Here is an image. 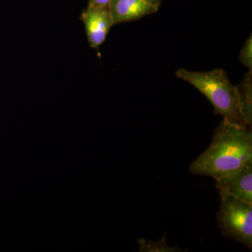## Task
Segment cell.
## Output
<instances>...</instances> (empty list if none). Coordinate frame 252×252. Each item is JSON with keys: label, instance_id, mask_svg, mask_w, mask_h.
<instances>
[{"label": "cell", "instance_id": "1", "mask_svg": "<svg viewBox=\"0 0 252 252\" xmlns=\"http://www.w3.org/2000/svg\"><path fill=\"white\" fill-rule=\"evenodd\" d=\"M252 162V127L241 128L223 119L211 143L189 166L197 175L217 180Z\"/></svg>", "mask_w": 252, "mask_h": 252}, {"label": "cell", "instance_id": "2", "mask_svg": "<svg viewBox=\"0 0 252 252\" xmlns=\"http://www.w3.org/2000/svg\"><path fill=\"white\" fill-rule=\"evenodd\" d=\"M176 77L187 81L202 93L211 102L215 115H220L224 120L241 128H247L240 109L238 89L230 83L223 69L210 72H190L180 69Z\"/></svg>", "mask_w": 252, "mask_h": 252}, {"label": "cell", "instance_id": "3", "mask_svg": "<svg viewBox=\"0 0 252 252\" xmlns=\"http://www.w3.org/2000/svg\"><path fill=\"white\" fill-rule=\"evenodd\" d=\"M217 221L221 235L252 250V205L228 195L220 196Z\"/></svg>", "mask_w": 252, "mask_h": 252}, {"label": "cell", "instance_id": "4", "mask_svg": "<svg viewBox=\"0 0 252 252\" xmlns=\"http://www.w3.org/2000/svg\"><path fill=\"white\" fill-rule=\"evenodd\" d=\"M215 182L220 196L228 195L252 205V162Z\"/></svg>", "mask_w": 252, "mask_h": 252}, {"label": "cell", "instance_id": "5", "mask_svg": "<svg viewBox=\"0 0 252 252\" xmlns=\"http://www.w3.org/2000/svg\"><path fill=\"white\" fill-rule=\"evenodd\" d=\"M84 23L89 44L97 48L105 40L109 30L114 26L109 8L89 5L83 11L81 17Z\"/></svg>", "mask_w": 252, "mask_h": 252}, {"label": "cell", "instance_id": "6", "mask_svg": "<svg viewBox=\"0 0 252 252\" xmlns=\"http://www.w3.org/2000/svg\"><path fill=\"white\" fill-rule=\"evenodd\" d=\"M109 9L114 25L137 21L158 10L144 0H110Z\"/></svg>", "mask_w": 252, "mask_h": 252}, {"label": "cell", "instance_id": "7", "mask_svg": "<svg viewBox=\"0 0 252 252\" xmlns=\"http://www.w3.org/2000/svg\"><path fill=\"white\" fill-rule=\"evenodd\" d=\"M238 89L239 102L242 115L248 127L252 125V71L250 70L245 76Z\"/></svg>", "mask_w": 252, "mask_h": 252}, {"label": "cell", "instance_id": "8", "mask_svg": "<svg viewBox=\"0 0 252 252\" xmlns=\"http://www.w3.org/2000/svg\"><path fill=\"white\" fill-rule=\"evenodd\" d=\"M166 233L164 234L163 238L160 240L152 241L146 240L145 238H140L137 239L140 244V250L141 252H184L182 249L179 248L178 245L170 247L166 242Z\"/></svg>", "mask_w": 252, "mask_h": 252}, {"label": "cell", "instance_id": "9", "mask_svg": "<svg viewBox=\"0 0 252 252\" xmlns=\"http://www.w3.org/2000/svg\"><path fill=\"white\" fill-rule=\"evenodd\" d=\"M239 61L252 71V36L248 38L243 49L240 51L238 58Z\"/></svg>", "mask_w": 252, "mask_h": 252}, {"label": "cell", "instance_id": "10", "mask_svg": "<svg viewBox=\"0 0 252 252\" xmlns=\"http://www.w3.org/2000/svg\"><path fill=\"white\" fill-rule=\"evenodd\" d=\"M110 0H89V5L99 6V7L109 8Z\"/></svg>", "mask_w": 252, "mask_h": 252}, {"label": "cell", "instance_id": "11", "mask_svg": "<svg viewBox=\"0 0 252 252\" xmlns=\"http://www.w3.org/2000/svg\"><path fill=\"white\" fill-rule=\"evenodd\" d=\"M144 1H145L146 2L149 3V4L155 6L157 9H159V7L161 6V0H144Z\"/></svg>", "mask_w": 252, "mask_h": 252}]
</instances>
